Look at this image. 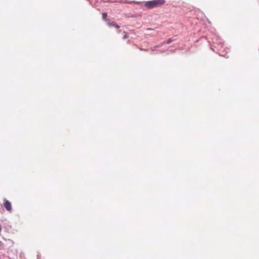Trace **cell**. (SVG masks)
<instances>
[{
  "mask_svg": "<svg viewBox=\"0 0 259 259\" xmlns=\"http://www.w3.org/2000/svg\"><path fill=\"white\" fill-rule=\"evenodd\" d=\"M164 2V1H154L148 2L146 3L145 6L148 8H151L158 6V5L162 4V3Z\"/></svg>",
  "mask_w": 259,
  "mask_h": 259,
  "instance_id": "6da1fadb",
  "label": "cell"
},
{
  "mask_svg": "<svg viewBox=\"0 0 259 259\" xmlns=\"http://www.w3.org/2000/svg\"><path fill=\"white\" fill-rule=\"evenodd\" d=\"M5 206V208H6L8 210H11V206L10 203H9V201H6L4 204Z\"/></svg>",
  "mask_w": 259,
  "mask_h": 259,
  "instance_id": "7a4b0ae2",
  "label": "cell"
},
{
  "mask_svg": "<svg viewBox=\"0 0 259 259\" xmlns=\"http://www.w3.org/2000/svg\"><path fill=\"white\" fill-rule=\"evenodd\" d=\"M1 224H0V233H1Z\"/></svg>",
  "mask_w": 259,
  "mask_h": 259,
  "instance_id": "3957f363",
  "label": "cell"
}]
</instances>
